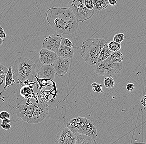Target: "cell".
Wrapping results in <instances>:
<instances>
[{
  "label": "cell",
  "mask_w": 146,
  "mask_h": 144,
  "mask_svg": "<svg viewBox=\"0 0 146 144\" xmlns=\"http://www.w3.org/2000/svg\"><path fill=\"white\" fill-rule=\"evenodd\" d=\"M36 64L29 59L20 57L15 61L13 70L15 78L20 82L33 81L36 76Z\"/></svg>",
  "instance_id": "4"
},
{
  "label": "cell",
  "mask_w": 146,
  "mask_h": 144,
  "mask_svg": "<svg viewBox=\"0 0 146 144\" xmlns=\"http://www.w3.org/2000/svg\"><path fill=\"white\" fill-rule=\"evenodd\" d=\"M11 121L10 118H5L3 120H2V123H10Z\"/></svg>",
  "instance_id": "34"
},
{
  "label": "cell",
  "mask_w": 146,
  "mask_h": 144,
  "mask_svg": "<svg viewBox=\"0 0 146 144\" xmlns=\"http://www.w3.org/2000/svg\"><path fill=\"white\" fill-rule=\"evenodd\" d=\"M68 6L75 16H77L85 6L84 0H69Z\"/></svg>",
  "instance_id": "13"
},
{
  "label": "cell",
  "mask_w": 146,
  "mask_h": 144,
  "mask_svg": "<svg viewBox=\"0 0 146 144\" xmlns=\"http://www.w3.org/2000/svg\"><path fill=\"white\" fill-rule=\"evenodd\" d=\"M76 140L75 144H98L96 140L84 135L75 133Z\"/></svg>",
  "instance_id": "15"
},
{
  "label": "cell",
  "mask_w": 146,
  "mask_h": 144,
  "mask_svg": "<svg viewBox=\"0 0 146 144\" xmlns=\"http://www.w3.org/2000/svg\"><path fill=\"white\" fill-rule=\"evenodd\" d=\"M141 104L143 106L146 107V95H144L141 100Z\"/></svg>",
  "instance_id": "32"
},
{
  "label": "cell",
  "mask_w": 146,
  "mask_h": 144,
  "mask_svg": "<svg viewBox=\"0 0 146 144\" xmlns=\"http://www.w3.org/2000/svg\"><path fill=\"white\" fill-rule=\"evenodd\" d=\"M5 82V86L4 87L3 91L0 93V95H1L2 93L4 92L7 88L13 86V83L16 84V82L14 79L13 70L11 66H10L9 68V70L6 74Z\"/></svg>",
  "instance_id": "16"
},
{
  "label": "cell",
  "mask_w": 146,
  "mask_h": 144,
  "mask_svg": "<svg viewBox=\"0 0 146 144\" xmlns=\"http://www.w3.org/2000/svg\"><path fill=\"white\" fill-rule=\"evenodd\" d=\"M55 74L52 65L42 64L37 71V76L40 79L54 80Z\"/></svg>",
  "instance_id": "10"
},
{
  "label": "cell",
  "mask_w": 146,
  "mask_h": 144,
  "mask_svg": "<svg viewBox=\"0 0 146 144\" xmlns=\"http://www.w3.org/2000/svg\"><path fill=\"white\" fill-rule=\"evenodd\" d=\"M62 41L64 42V44L68 47H74V45H73L72 41L68 38H63Z\"/></svg>",
  "instance_id": "28"
},
{
  "label": "cell",
  "mask_w": 146,
  "mask_h": 144,
  "mask_svg": "<svg viewBox=\"0 0 146 144\" xmlns=\"http://www.w3.org/2000/svg\"><path fill=\"white\" fill-rule=\"evenodd\" d=\"M123 54L120 51L113 52L108 58L110 61L114 63H119L124 60Z\"/></svg>",
  "instance_id": "19"
},
{
  "label": "cell",
  "mask_w": 146,
  "mask_h": 144,
  "mask_svg": "<svg viewBox=\"0 0 146 144\" xmlns=\"http://www.w3.org/2000/svg\"><path fill=\"white\" fill-rule=\"evenodd\" d=\"M5 118H10V114L8 112L2 111L0 112V120L2 121Z\"/></svg>",
  "instance_id": "27"
},
{
  "label": "cell",
  "mask_w": 146,
  "mask_h": 144,
  "mask_svg": "<svg viewBox=\"0 0 146 144\" xmlns=\"http://www.w3.org/2000/svg\"><path fill=\"white\" fill-rule=\"evenodd\" d=\"M6 35L4 29L2 26L0 27V37L2 39H4L6 38Z\"/></svg>",
  "instance_id": "30"
},
{
  "label": "cell",
  "mask_w": 146,
  "mask_h": 144,
  "mask_svg": "<svg viewBox=\"0 0 146 144\" xmlns=\"http://www.w3.org/2000/svg\"><path fill=\"white\" fill-rule=\"evenodd\" d=\"M0 27H1V26H0Z\"/></svg>",
  "instance_id": "36"
},
{
  "label": "cell",
  "mask_w": 146,
  "mask_h": 144,
  "mask_svg": "<svg viewBox=\"0 0 146 144\" xmlns=\"http://www.w3.org/2000/svg\"><path fill=\"white\" fill-rule=\"evenodd\" d=\"M76 137L75 133L68 127L61 129L56 135L55 140V144H75Z\"/></svg>",
  "instance_id": "7"
},
{
  "label": "cell",
  "mask_w": 146,
  "mask_h": 144,
  "mask_svg": "<svg viewBox=\"0 0 146 144\" xmlns=\"http://www.w3.org/2000/svg\"><path fill=\"white\" fill-rule=\"evenodd\" d=\"M84 3L85 7L89 10L94 9V0H84Z\"/></svg>",
  "instance_id": "26"
},
{
  "label": "cell",
  "mask_w": 146,
  "mask_h": 144,
  "mask_svg": "<svg viewBox=\"0 0 146 144\" xmlns=\"http://www.w3.org/2000/svg\"><path fill=\"white\" fill-rule=\"evenodd\" d=\"M92 89L95 92L97 93H104V92L103 90V86L100 84L96 83V82H93L91 84Z\"/></svg>",
  "instance_id": "24"
},
{
  "label": "cell",
  "mask_w": 146,
  "mask_h": 144,
  "mask_svg": "<svg viewBox=\"0 0 146 144\" xmlns=\"http://www.w3.org/2000/svg\"><path fill=\"white\" fill-rule=\"evenodd\" d=\"M1 127L3 130H9L11 127V125L10 124V123H2L1 125Z\"/></svg>",
  "instance_id": "29"
},
{
  "label": "cell",
  "mask_w": 146,
  "mask_h": 144,
  "mask_svg": "<svg viewBox=\"0 0 146 144\" xmlns=\"http://www.w3.org/2000/svg\"><path fill=\"white\" fill-rule=\"evenodd\" d=\"M46 17L51 27L63 34L73 33L78 26L79 22L69 8H50L46 11Z\"/></svg>",
  "instance_id": "1"
},
{
  "label": "cell",
  "mask_w": 146,
  "mask_h": 144,
  "mask_svg": "<svg viewBox=\"0 0 146 144\" xmlns=\"http://www.w3.org/2000/svg\"><path fill=\"white\" fill-rule=\"evenodd\" d=\"M134 88H135V86H134V84L132 83H129L127 85L126 89L127 90L129 91H131L134 89Z\"/></svg>",
  "instance_id": "31"
},
{
  "label": "cell",
  "mask_w": 146,
  "mask_h": 144,
  "mask_svg": "<svg viewBox=\"0 0 146 144\" xmlns=\"http://www.w3.org/2000/svg\"><path fill=\"white\" fill-rule=\"evenodd\" d=\"M74 47H68L64 44L62 41L60 47L58 50L57 54L58 57L67 59H72L74 56Z\"/></svg>",
  "instance_id": "12"
},
{
  "label": "cell",
  "mask_w": 146,
  "mask_h": 144,
  "mask_svg": "<svg viewBox=\"0 0 146 144\" xmlns=\"http://www.w3.org/2000/svg\"><path fill=\"white\" fill-rule=\"evenodd\" d=\"M109 48L112 52L119 51L121 49V44H118L114 41H111L108 43Z\"/></svg>",
  "instance_id": "20"
},
{
  "label": "cell",
  "mask_w": 146,
  "mask_h": 144,
  "mask_svg": "<svg viewBox=\"0 0 146 144\" xmlns=\"http://www.w3.org/2000/svg\"><path fill=\"white\" fill-rule=\"evenodd\" d=\"M95 72L99 76L110 77L118 74L123 69V63H114L108 59L94 66Z\"/></svg>",
  "instance_id": "6"
},
{
  "label": "cell",
  "mask_w": 146,
  "mask_h": 144,
  "mask_svg": "<svg viewBox=\"0 0 146 144\" xmlns=\"http://www.w3.org/2000/svg\"><path fill=\"white\" fill-rule=\"evenodd\" d=\"M3 41H4L3 39L0 37V46L2 45L3 44Z\"/></svg>",
  "instance_id": "35"
},
{
  "label": "cell",
  "mask_w": 146,
  "mask_h": 144,
  "mask_svg": "<svg viewBox=\"0 0 146 144\" xmlns=\"http://www.w3.org/2000/svg\"><path fill=\"white\" fill-rule=\"evenodd\" d=\"M40 63L44 65H52L58 56L56 53L42 48L39 53Z\"/></svg>",
  "instance_id": "11"
},
{
  "label": "cell",
  "mask_w": 146,
  "mask_h": 144,
  "mask_svg": "<svg viewBox=\"0 0 146 144\" xmlns=\"http://www.w3.org/2000/svg\"><path fill=\"white\" fill-rule=\"evenodd\" d=\"M108 2L110 5L112 6H115L117 3L116 0H108Z\"/></svg>",
  "instance_id": "33"
},
{
  "label": "cell",
  "mask_w": 146,
  "mask_h": 144,
  "mask_svg": "<svg viewBox=\"0 0 146 144\" xmlns=\"http://www.w3.org/2000/svg\"><path fill=\"white\" fill-rule=\"evenodd\" d=\"M108 43L102 38L88 39L84 41L80 54L86 63L91 66L98 63V57L105 44Z\"/></svg>",
  "instance_id": "3"
},
{
  "label": "cell",
  "mask_w": 146,
  "mask_h": 144,
  "mask_svg": "<svg viewBox=\"0 0 146 144\" xmlns=\"http://www.w3.org/2000/svg\"><path fill=\"white\" fill-rule=\"evenodd\" d=\"M94 13V9L89 10L85 6L82 9V11L76 17L79 23L80 22H84L87 20H89V19L92 18Z\"/></svg>",
  "instance_id": "14"
},
{
  "label": "cell",
  "mask_w": 146,
  "mask_h": 144,
  "mask_svg": "<svg viewBox=\"0 0 146 144\" xmlns=\"http://www.w3.org/2000/svg\"><path fill=\"white\" fill-rule=\"evenodd\" d=\"M104 83L105 87L108 89L113 88L115 84L113 79L111 77H108L105 78Z\"/></svg>",
  "instance_id": "22"
},
{
  "label": "cell",
  "mask_w": 146,
  "mask_h": 144,
  "mask_svg": "<svg viewBox=\"0 0 146 144\" xmlns=\"http://www.w3.org/2000/svg\"><path fill=\"white\" fill-rule=\"evenodd\" d=\"M94 10L101 11L106 9L109 5L108 0H94Z\"/></svg>",
  "instance_id": "18"
},
{
  "label": "cell",
  "mask_w": 146,
  "mask_h": 144,
  "mask_svg": "<svg viewBox=\"0 0 146 144\" xmlns=\"http://www.w3.org/2000/svg\"><path fill=\"white\" fill-rule=\"evenodd\" d=\"M9 70V69L0 64V79H1L3 83L5 82L6 74ZM0 84V86H1Z\"/></svg>",
  "instance_id": "23"
},
{
  "label": "cell",
  "mask_w": 146,
  "mask_h": 144,
  "mask_svg": "<svg viewBox=\"0 0 146 144\" xmlns=\"http://www.w3.org/2000/svg\"><path fill=\"white\" fill-rule=\"evenodd\" d=\"M21 95L24 98H27L32 94V90L28 86H24L20 90Z\"/></svg>",
  "instance_id": "21"
},
{
  "label": "cell",
  "mask_w": 146,
  "mask_h": 144,
  "mask_svg": "<svg viewBox=\"0 0 146 144\" xmlns=\"http://www.w3.org/2000/svg\"><path fill=\"white\" fill-rule=\"evenodd\" d=\"M17 116L21 120L28 123L37 124L46 118L49 113V106L40 101L31 104H21L16 109Z\"/></svg>",
  "instance_id": "2"
},
{
  "label": "cell",
  "mask_w": 146,
  "mask_h": 144,
  "mask_svg": "<svg viewBox=\"0 0 146 144\" xmlns=\"http://www.w3.org/2000/svg\"><path fill=\"white\" fill-rule=\"evenodd\" d=\"M108 43H106L104 46L98 57V63H99L107 59L113 53V52L110 50L108 47Z\"/></svg>",
  "instance_id": "17"
},
{
  "label": "cell",
  "mask_w": 146,
  "mask_h": 144,
  "mask_svg": "<svg viewBox=\"0 0 146 144\" xmlns=\"http://www.w3.org/2000/svg\"><path fill=\"white\" fill-rule=\"evenodd\" d=\"M124 38H125L124 34L123 33H120L116 34L114 35L113 41L118 44H121L124 40Z\"/></svg>",
  "instance_id": "25"
},
{
  "label": "cell",
  "mask_w": 146,
  "mask_h": 144,
  "mask_svg": "<svg viewBox=\"0 0 146 144\" xmlns=\"http://www.w3.org/2000/svg\"><path fill=\"white\" fill-rule=\"evenodd\" d=\"M63 37L58 34L51 35L45 38L42 44V48L57 54Z\"/></svg>",
  "instance_id": "8"
},
{
  "label": "cell",
  "mask_w": 146,
  "mask_h": 144,
  "mask_svg": "<svg viewBox=\"0 0 146 144\" xmlns=\"http://www.w3.org/2000/svg\"><path fill=\"white\" fill-rule=\"evenodd\" d=\"M66 125L73 133L84 135L96 140L97 128L91 120L85 117H78L69 121Z\"/></svg>",
  "instance_id": "5"
},
{
  "label": "cell",
  "mask_w": 146,
  "mask_h": 144,
  "mask_svg": "<svg viewBox=\"0 0 146 144\" xmlns=\"http://www.w3.org/2000/svg\"><path fill=\"white\" fill-rule=\"evenodd\" d=\"M70 59L58 57L52 64L55 74L58 77L65 75L70 67Z\"/></svg>",
  "instance_id": "9"
}]
</instances>
